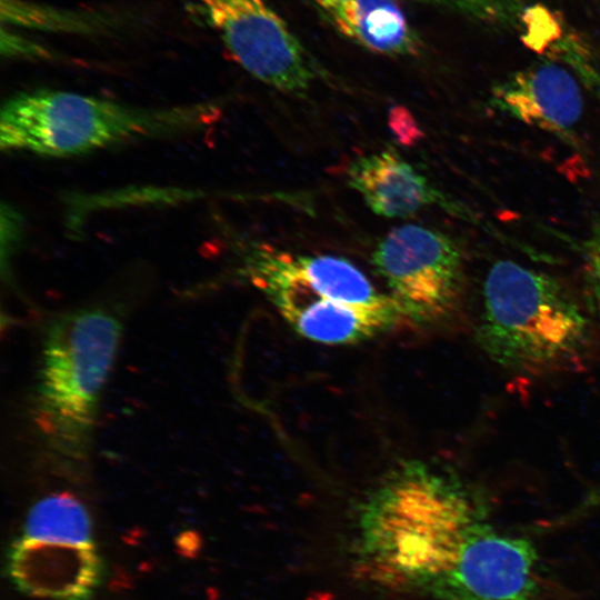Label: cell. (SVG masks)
<instances>
[{
  "label": "cell",
  "mask_w": 600,
  "mask_h": 600,
  "mask_svg": "<svg viewBox=\"0 0 600 600\" xmlns=\"http://www.w3.org/2000/svg\"><path fill=\"white\" fill-rule=\"evenodd\" d=\"M354 520L358 567L378 583L423 592L452 566L481 519L458 479L409 460L366 494Z\"/></svg>",
  "instance_id": "6da1fadb"
},
{
  "label": "cell",
  "mask_w": 600,
  "mask_h": 600,
  "mask_svg": "<svg viewBox=\"0 0 600 600\" xmlns=\"http://www.w3.org/2000/svg\"><path fill=\"white\" fill-rule=\"evenodd\" d=\"M121 336L120 320L101 308L63 313L46 328L30 419L44 457L59 470L78 472L88 462Z\"/></svg>",
  "instance_id": "7a4b0ae2"
},
{
  "label": "cell",
  "mask_w": 600,
  "mask_h": 600,
  "mask_svg": "<svg viewBox=\"0 0 600 600\" xmlns=\"http://www.w3.org/2000/svg\"><path fill=\"white\" fill-rule=\"evenodd\" d=\"M213 102L141 108L71 91L39 89L8 98L0 110V148L72 157L121 143L203 130L219 114Z\"/></svg>",
  "instance_id": "3957f363"
},
{
  "label": "cell",
  "mask_w": 600,
  "mask_h": 600,
  "mask_svg": "<svg viewBox=\"0 0 600 600\" xmlns=\"http://www.w3.org/2000/svg\"><path fill=\"white\" fill-rule=\"evenodd\" d=\"M243 271L287 324L313 342H361L401 318L392 298L341 257L294 256L252 246Z\"/></svg>",
  "instance_id": "277c9868"
},
{
  "label": "cell",
  "mask_w": 600,
  "mask_h": 600,
  "mask_svg": "<svg viewBox=\"0 0 600 600\" xmlns=\"http://www.w3.org/2000/svg\"><path fill=\"white\" fill-rule=\"evenodd\" d=\"M478 342L498 364L526 373L570 368L589 342L587 318L552 277L497 261L483 284Z\"/></svg>",
  "instance_id": "5b68a950"
},
{
  "label": "cell",
  "mask_w": 600,
  "mask_h": 600,
  "mask_svg": "<svg viewBox=\"0 0 600 600\" xmlns=\"http://www.w3.org/2000/svg\"><path fill=\"white\" fill-rule=\"evenodd\" d=\"M376 272L402 318L417 324L444 319L456 307L462 286V259L442 232L418 224L390 230L372 253Z\"/></svg>",
  "instance_id": "8992f818"
},
{
  "label": "cell",
  "mask_w": 600,
  "mask_h": 600,
  "mask_svg": "<svg viewBox=\"0 0 600 600\" xmlns=\"http://www.w3.org/2000/svg\"><path fill=\"white\" fill-rule=\"evenodd\" d=\"M233 59L251 76L281 91L301 94L313 79L296 36L268 0H199Z\"/></svg>",
  "instance_id": "52a82bcc"
},
{
  "label": "cell",
  "mask_w": 600,
  "mask_h": 600,
  "mask_svg": "<svg viewBox=\"0 0 600 600\" xmlns=\"http://www.w3.org/2000/svg\"><path fill=\"white\" fill-rule=\"evenodd\" d=\"M538 564L531 540L480 520L469 529L452 566L423 593L434 600H537Z\"/></svg>",
  "instance_id": "ba28073f"
},
{
  "label": "cell",
  "mask_w": 600,
  "mask_h": 600,
  "mask_svg": "<svg viewBox=\"0 0 600 600\" xmlns=\"http://www.w3.org/2000/svg\"><path fill=\"white\" fill-rule=\"evenodd\" d=\"M7 573L22 593L49 600H93L104 574L94 543L20 537L7 553Z\"/></svg>",
  "instance_id": "9c48e42d"
},
{
  "label": "cell",
  "mask_w": 600,
  "mask_h": 600,
  "mask_svg": "<svg viewBox=\"0 0 600 600\" xmlns=\"http://www.w3.org/2000/svg\"><path fill=\"white\" fill-rule=\"evenodd\" d=\"M493 100L513 118L560 134L576 127L583 104L576 79L554 63L517 72L494 89Z\"/></svg>",
  "instance_id": "30bf717a"
},
{
  "label": "cell",
  "mask_w": 600,
  "mask_h": 600,
  "mask_svg": "<svg viewBox=\"0 0 600 600\" xmlns=\"http://www.w3.org/2000/svg\"><path fill=\"white\" fill-rule=\"evenodd\" d=\"M348 182L374 213L388 218L412 216L443 201L427 178L391 149L356 159Z\"/></svg>",
  "instance_id": "8fae6325"
},
{
  "label": "cell",
  "mask_w": 600,
  "mask_h": 600,
  "mask_svg": "<svg viewBox=\"0 0 600 600\" xmlns=\"http://www.w3.org/2000/svg\"><path fill=\"white\" fill-rule=\"evenodd\" d=\"M344 37L386 56L414 54L418 38L397 0H312Z\"/></svg>",
  "instance_id": "7c38bea8"
},
{
  "label": "cell",
  "mask_w": 600,
  "mask_h": 600,
  "mask_svg": "<svg viewBox=\"0 0 600 600\" xmlns=\"http://www.w3.org/2000/svg\"><path fill=\"white\" fill-rule=\"evenodd\" d=\"M22 537L76 544L93 543V522L88 508L68 492H52L29 509Z\"/></svg>",
  "instance_id": "4fadbf2b"
},
{
  "label": "cell",
  "mask_w": 600,
  "mask_h": 600,
  "mask_svg": "<svg viewBox=\"0 0 600 600\" xmlns=\"http://www.w3.org/2000/svg\"><path fill=\"white\" fill-rule=\"evenodd\" d=\"M2 21L47 30L86 31L88 20L78 13L29 3L22 0H1Z\"/></svg>",
  "instance_id": "5bb4252c"
},
{
  "label": "cell",
  "mask_w": 600,
  "mask_h": 600,
  "mask_svg": "<svg viewBox=\"0 0 600 600\" xmlns=\"http://www.w3.org/2000/svg\"><path fill=\"white\" fill-rule=\"evenodd\" d=\"M440 6L473 20L498 24H523L528 11L522 0H419Z\"/></svg>",
  "instance_id": "9a60e30c"
},
{
  "label": "cell",
  "mask_w": 600,
  "mask_h": 600,
  "mask_svg": "<svg viewBox=\"0 0 600 600\" xmlns=\"http://www.w3.org/2000/svg\"><path fill=\"white\" fill-rule=\"evenodd\" d=\"M584 271L588 288L600 318V226L587 244Z\"/></svg>",
  "instance_id": "2e32d148"
},
{
  "label": "cell",
  "mask_w": 600,
  "mask_h": 600,
  "mask_svg": "<svg viewBox=\"0 0 600 600\" xmlns=\"http://www.w3.org/2000/svg\"><path fill=\"white\" fill-rule=\"evenodd\" d=\"M1 51L10 58H50L51 54L43 47L18 34L1 32Z\"/></svg>",
  "instance_id": "e0dca14e"
}]
</instances>
